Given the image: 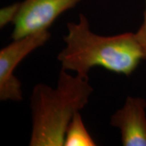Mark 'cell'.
<instances>
[{
	"label": "cell",
	"instance_id": "6da1fadb",
	"mask_svg": "<svg viewBox=\"0 0 146 146\" xmlns=\"http://www.w3.org/2000/svg\"><path fill=\"white\" fill-rule=\"evenodd\" d=\"M66 46L58 55L62 69L89 76V71L101 67L111 72L130 76L135 72L144 53L135 33L100 36L90 29L89 20L79 14L77 23L68 22Z\"/></svg>",
	"mask_w": 146,
	"mask_h": 146
},
{
	"label": "cell",
	"instance_id": "7a4b0ae2",
	"mask_svg": "<svg viewBox=\"0 0 146 146\" xmlns=\"http://www.w3.org/2000/svg\"><path fill=\"white\" fill-rule=\"evenodd\" d=\"M94 92L89 76H72L62 69L57 87L36 84L30 98V146H64L68 125L76 112L88 104Z\"/></svg>",
	"mask_w": 146,
	"mask_h": 146
},
{
	"label": "cell",
	"instance_id": "3957f363",
	"mask_svg": "<svg viewBox=\"0 0 146 146\" xmlns=\"http://www.w3.org/2000/svg\"><path fill=\"white\" fill-rule=\"evenodd\" d=\"M51 36L49 30L29 34L16 40L0 50V100L23 99L21 82L15 76L21 62L30 53L44 46Z\"/></svg>",
	"mask_w": 146,
	"mask_h": 146
},
{
	"label": "cell",
	"instance_id": "277c9868",
	"mask_svg": "<svg viewBox=\"0 0 146 146\" xmlns=\"http://www.w3.org/2000/svg\"><path fill=\"white\" fill-rule=\"evenodd\" d=\"M81 0H25L13 22L11 38L16 40L29 34L49 30V28L66 11Z\"/></svg>",
	"mask_w": 146,
	"mask_h": 146
},
{
	"label": "cell",
	"instance_id": "5b68a950",
	"mask_svg": "<svg viewBox=\"0 0 146 146\" xmlns=\"http://www.w3.org/2000/svg\"><path fill=\"white\" fill-rule=\"evenodd\" d=\"M146 101L128 96L124 105L110 118V125L119 129L123 146H146Z\"/></svg>",
	"mask_w": 146,
	"mask_h": 146
},
{
	"label": "cell",
	"instance_id": "8992f818",
	"mask_svg": "<svg viewBox=\"0 0 146 146\" xmlns=\"http://www.w3.org/2000/svg\"><path fill=\"white\" fill-rule=\"evenodd\" d=\"M95 145L97 144L86 129L80 111L76 112L67 128L64 146Z\"/></svg>",
	"mask_w": 146,
	"mask_h": 146
},
{
	"label": "cell",
	"instance_id": "52a82bcc",
	"mask_svg": "<svg viewBox=\"0 0 146 146\" xmlns=\"http://www.w3.org/2000/svg\"><path fill=\"white\" fill-rule=\"evenodd\" d=\"M21 3L6 6L0 10V28L3 29L11 22H14L20 9Z\"/></svg>",
	"mask_w": 146,
	"mask_h": 146
},
{
	"label": "cell",
	"instance_id": "ba28073f",
	"mask_svg": "<svg viewBox=\"0 0 146 146\" xmlns=\"http://www.w3.org/2000/svg\"><path fill=\"white\" fill-rule=\"evenodd\" d=\"M145 7L144 11V21L141 27L139 28L138 31L135 33L144 53L145 59H146V0H145Z\"/></svg>",
	"mask_w": 146,
	"mask_h": 146
}]
</instances>
